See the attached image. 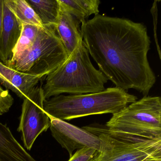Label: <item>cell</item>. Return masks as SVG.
<instances>
[{"instance_id":"obj_1","label":"cell","mask_w":161,"mask_h":161,"mask_svg":"<svg viewBox=\"0 0 161 161\" xmlns=\"http://www.w3.org/2000/svg\"><path fill=\"white\" fill-rule=\"evenodd\" d=\"M80 31L89 54L108 80L147 96L156 78L147 59L151 41L145 25L98 14L82 23Z\"/></svg>"},{"instance_id":"obj_2","label":"cell","mask_w":161,"mask_h":161,"mask_svg":"<svg viewBox=\"0 0 161 161\" xmlns=\"http://www.w3.org/2000/svg\"><path fill=\"white\" fill-rule=\"evenodd\" d=\"M46 77L42 85L45 100L64 93L76 95L101 92L108 80L92 64L83 40L63 64Z\"/></svg>"},{"instance_id":"obj_3","label":"cell","mask_w":161,"mask_h":161,"mask_svg":"<svg viewBox=\"0 0 161 161\" xmlns=\"http://www.w3.org/2000/svg\"><path fill=\"white\" fill-rule=\"evenodd\" d=\"M137 99L123 89L109 87L97 93L52 97L44 101V110L49 116L65 121L93 115L114 114Z\"/></svg>"},{"instance_id":"obj_4","label":"cell","mask_w":161,"mask_h":161,"mask_svg":"<svg viewBox=\"0 0 161 161\" xmlns=\"http://www.w3.org/2000/svg\"><path fill=\"white\" fill-rule=\"evenodd\" d=\"M107 133L130 142L161 139V98L144 96L113 114L106 122Z\"/></svg>"},{"instance_id":"obj_5","label":"cell","mask_w":161,"mask_h":161,"mask_svg":"<svg viewBox=\"0 0 161 161\" xmlns=\"http://www.w3.org/2000/svg\"><path fill=\"white\" fill-rule=\"evenodd\" d=\"M69 57L56 25L40 27L33 45L8 67L34 76H46L63 64Z\"/></svg>"},{"instance_id":"obj_6","label":"cell","mask_w":161,"mask_h":161,"mask_svg":"<svg viewBox=\"0 0 161 161\" xmlns=\"http://www.w3.org/2000/svg\"><path fill=\"white\" fill-rule=\"evenodd\" d=\"M82 128L100 139V149L93 161H161V139L128 142L108 134L104 127Z\"/></svg>"},{"instance_id":"obj_7","label":"cell","mask_w":161,"mask_h":161,"mask_svg":"<svg viewBox=\"0 0 161 161\" xmlns=\"http://www.w3.org/2000/svg\"><path fill=\"white\" fill-rule=\"evenodd\" d=\"M45 100L42 83L23 99L18 131L21 133V139L28 150L32 148L37 137L50 127V119L44 110Z\"/></svg>"},{"instance_id":"obj_8","label":"cell","mask_w":161,"mask_h":161,"mask_svg":"<svg viewBox=\"0 0 161 161\" xmlns=\"http://www.w3.org/2000/svg\"><path fill=\"white\" fill-rule=\"evenodd\" d=\"M49 117L53 136L68 151L70 157L74 150L83 148H91L99 151L101 140L97 136L64 120Z\"/></svg>"},{"instance_id":"obj_9","label":"cell","mask_w":161,"mask_h":161,"mask_svg":"<svg viewBox=\"0 0 161 161\" xmlns=\"http://www.w3.org/2000/svg\"><path fill=\"white\" fill-rule=\"evenodd\" d=\"M23 24L3 0L2 26L0 32V62L9 67L22 32Z\"/></svg>"},{"instance_id":"obj_10","label":"cell","mask_w":161,"mask_h":161,"mask_svg":"<svg viewBox=\"0 0 161 161\" xmlns=\"http://www.w3.org/2000/svg\"><path fill=\"white\" fill-rule=\"evenodd\" d=\"M44 77L17 71L0 62V83L23 99L29 96Z\"/></svg>"},{"instance_id":"obj_11","label":"cell","mask_w":161,"mask_h":161,"mask_svg":"<svg viewBox=\"0 0 161 161\" xmlns=\"http://www.w3.org/2000/svg\"><path fill=\"white\" fill-rule=\"evenodd\" d=\"M60 4L56 28L69 56L83 40L80 29V22Z\"/></svg>"},{"instance_id":"obj_12","label":"cell","mask_w":161,"mask_h":161,"mask_svg":"<svg viewBox=\"0 0 161 161\" xmlns=\"http://www.w3.org/2000/svg\"><path fill=\"white\" fill-rule=\"evenodd\" d=\"M0 161H37L16 139L10 129L1 122Z\"/></svg>"},{"instance_id":"obj_13","label":"cell","mask_w":161,"mask_h":161,"mask_svg":"<svg viewBox=\"0 0 161 161\" xmlns=\"http://www.w3.org/2000/svg\"><path fill=\"white\" fill-rule=\"evenodd\" d=\"M58 2L80 23L92 14L99 13V0H58Z\"/></svg>"},{"instance_id":"obj_14","label":"cell","mask_w":161,"mask_h":161,"mask_svg":"<svg viewBox=\"0 0 161 161\" xmlns=\"http://www.w3.org/2000/svg\"><path fill=\"white\" fill-rule=\"evenodd\" d=\"M39 17L42 25H56L60 11L58 0H26Z\"/></svg>"},{"instance_id":"obj_15","label":"cell","mask_w":161,"mask_h":161,"mask_svg":"<svg viewBox=\"0 0 161 161\" xmlns=\"http://www.w3.org/2000/svg\"><path fill=\"white\" fill-rule=\"evenodd\" d=\"M10 10L23 24L42 27L36 13L26 0H4Z\"/></svg>"},{"instance_id":"obj_16","label":"cell","mask_w":161,"mask_h":161,"mask_svg":"<svg viewBox=\"0 0 161 161\" xmlns=\"http://www.w3.org/2000/svg\"><path fill=\"white\" fill-rule=\"evenodd\" d=\"M39 28L40 27L34 25L23 24L22 32L15 48L13 60L9 66L32 46L36 39Z\"/></svg>"},{"instance_id":"obj_17","label":"cell","mask_w":161,"mask_h":161,"mask_svg":"<svg viewBox=\"0 0 161 161\" xmlns=\"http://www.w3.org/2000/svg\"><path fill=\"white\" fill-rule=\"evenodd\" d=\"M98 151L89 147H84L78 150L68 161H93Z\"/></svg>"},{"instance_id":"obj_18","label":"cell","mask_w":161,"mask_h":161,"mask_svg":"<svg viewBox=\"0 0 161 161\" xmlns=\"http://www.w3.org/2000/svg\"><path fill=\"white\" fill-rule=\"evenodd\" d=\"M14 103V98L8 90L0 88V115L9 112Z\"/></svg>"},{"instance_id":"obj_19","label":"cell","mask_w":161,"mask_h":161,"mask_svg":"<svg viewBox=\"0 0 161 161\" xmlns=\"http://www.w3.org/2000/svg\"><path fill=\"white\" fill-rule=\"evenodd\" d=\"M158 1H155L153 4L152 7L151 9V13L152 15L153 18V23L154 26V38H155V44L157 49V51L159 54V58L161 59V51H160V47L158 43V39L157 38V34H156V26H157V17H158V8H157V3Z\"/></svg>"},{"instance_id":"obj_20","label":"cell","mask_w":161,"mask_h":161,"mask_svg":"<svg viewBox=\"0 0 161 161\" xmlns=\"http://www.w3.org/2000/svg\"><path fill=\"white\" fill-rule=\"evenodd\" d=\"M3 0H0V32L2 26L3 17Z\"/></svg>"},{"instance_id":"obj_21","label":"cell","mask_w":161,"mask_h":161,"mask_svg":"<svg viewBox=\"0 0 161 161\" xmlns=\"http://www.w3.org/2000/svg\"><path fill=\"white\" fill-rule=\"evenodd\" d=\"M2 88V87H1V86H0V88Z\"/></svg>"}]
</instances>
